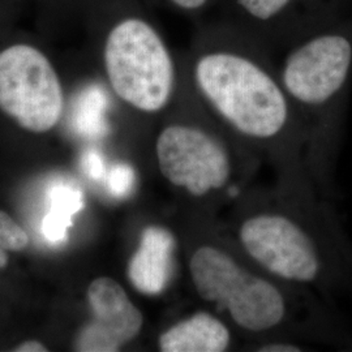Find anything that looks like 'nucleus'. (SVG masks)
<instances>
[{
  "label": "nucleus",
  "mask_w": 352,
  "mask_h": 352,
  "mask_svg": "<svg viewBox=\"0 0 352 352\" xmlns=\"http://www.w3.org/2000/svg\"><path fill=\"white\" fill-rule=\"evenodd\" d=\"M192 75L202 100L241 136L277 139L289 126V96L251 55L227 47L209 49L196 58Z\"/></svg>",
  "instance_id": "1"
},
{
  "label": "nucleus",
  "mask_w": 352,
  "mask_h": 352,
  "mask_svg": "<svg viewBox=\"0 0 352 352\" xmlns=\"http://www.w3.org/2000/svg\"><path fill=\"white\" fill-rule=\"evenodd\" d=\"M103 64L116 97L141 113L164 110L174 96L171 51L158 29L140 16H126L110 28Z\"/></svg>",
  "instance_id": "2"
},
{
  "label": "nucleus",
  "mask_w": 352,
  "mask_h": 352,
  "mask_svg": "<svg viewBox=\"0 0 352 352\" xmlns=\"http://www.w3.org/2000/svg\"><path fill=\"white\" fill-rule=\"evenodd\" d=\"M188 267L197 295L225 312L240 329L264 333L286 318L287 305L280 289L253 274L225 250L200 245L192 253Z\"/></svg>",
  "instance_id": "3"
},
{
  "label": "nucleus",
  "mask_w": 352,
  "mask_h": 352,
  "mask_svg": "<svg viewBox=\"0 0 352 352\" xmlns=\"http://www.w3.org/2000/svg\"><path fill=\"white\" fill-rule=\"evenodd\" d=\"M0 110L34 133L47 132L59 123L63 88L43 51L29 43L0 51Z\"/></svg>",
  "instance_id": "4"
},
{
  "label": "nucleus",
  "mask_w": 352,
  "mask_h": 352,
  "mask_svg": "<svg viewBox=\"0 0 352 352\" xmlns=\"http://www.w3.org/2000/svg\"><path fill=\"white\" fill-rule=\"evenodd\" d=\"M352 72V34L327 30L307 38L285 59L280 84L289 101L325 113L340 102Z\"/></svg>",
  "instance_id": "5"
},
{
  "label": "nucleus",
  "mask_w": 352,
  "mask_h": 352,
  "mask_svg": "<svg viewBox=\"0 0 352 352\" xmlns=\"http://www.w3.org/2000/svg\"><path fill=\"white\" fill-rule=\"evenodd\" d=\"M238 236L252 260L274 277L314 283L329 276L327 251L308 230L283 214H254L243 222Z\"/></svg>",
  "instance_id": "6"
},
{
  "label": "nucleus",
  "mask_w": 352,
  "mask_h": 352,
  "mask_svg": "<svg viewBox=\"0 0 352 352\" xmlns=\"http://www.w3.org/2000/svg\"><path fill=\"white\" fill-rule=\"evenodd\" d=\"M155 154L164 179L192 197L225 188L232 174L231 157L222 141L195 124L175 123L164 128Z\"/></svg>",
  "instance_id": "7"
},
{
  "label": "nucleus",
  "mask_w": 352,
  "mask_h": 352,
  "mask_svg": "<svg viewBox=\"0 0 352 352\" xmlns=\"http://www.w3.org/2000/svg\"><path fill=\"white\" fill-rule=\"evenodd\" d=\"M88 300L93 320L78 334L77 351H119L139 336L144 316L113 278L94 279L89 286Z\"/></svg>",
  "instance_id": "8"
},
{
  "label": "nucleus",
  "mask_w": 352,
  "mask_h": 352,
  "mask_svg": "<svg viewBox=\"0 0 352 352\" xmlns=\"http://www.w3.org/2000/svg\"><path fill=\"white\" fill-rule=\"evenodd\" d=\"M174 252L175 239L168 230L146 227L128 265V278L133 287L145 295L161 294L171 277Z\"/></svg>",
  "instance_id": "9"
},
{
  "label": "nucleus",
  "mask_w": 352,
  "mask_h": 352,
  "mask_svg": "<svg viewBox=\"0 0 352 352\" xmlns=\"http://www.w3.org/2000/svg\"><path fill=\"white\" fill-rule=\"evenodd\" d=\"M231 344V333L223 321L209 312H196L161 334L162 352H223Z\"/></svg>",
  "instance_id": "10"
},
{
  "label": "nucleus",
  "mask_w": 352,
  "mask_h": 352,
  "mask_svg": "<svg viewBox=\"0 0 352 352\" xmlns=\"http://www.w3.org/2000/svg\"><path fill=\"white\" fill-rule=\"evenodd\" d=\"M104 98L97 90H89L81 98L74 116V128L85 138L97 139L106 135L107 126L103 119Z\"/></svg>",
  "instance_id": "11"
},
{
  "label": "nucleus",
  "mask_w": 352,
  "mask_h": 352,
  "mask_svg": "<svg viewBox=\"0 0 352 352\" xmlns=\"http://www.w3.org/2000/svg\"><path fill=\"white\" fill-rule=\"evenodd\" d=\"M49 212L60 214L67 218H74L85 202L82 190L69 184H56L47 193Z\"/></svg>",
  "instance_id": "12"
},
{
  "label": "nucleus",
  "mask_w": 352,
  "mask_h": 352,
  "mask_svg": "<svg viewBox=\"0 0 352 352\" xmlns=\"http://www.w3.org/2000/svg\"><path fill=\"white\" fill-rule=\"evenodd\" d=\"M296 0H236V4L250 19L270 23L289 10Z\"/></svg>",
  "instance_id": "13"
},
{
  "label": "nucleus",
  "mask_w": 352,
  "mask_h": 352,
  "mask_svg": "<svg viewBox=\"0 0 352 352\" xmlns=\"http://www.w3.org/2000/svg\"><path fill=\"white\" fill-rule=\"evenodd\" d=\"M29 236L8 214L0 210V248L6 251H23Z\"/></svg>",
  "instance_id": "14"
},
{
  "label": "nucleus",
  "mask_w": 352,
  "mask_h": 352,
  "mask_svg": "<svg viewBox=\"0 0 352 352\" xmlns=\"http://www.w3.org/2000/svg\"><path fill=\"white\" fill-rule=\"evenodd\" d=\"M106 182L110 192L116 197H126L133 188L135 171L131 166L120 164L113 166L106 175Z\"/></svg>",
  "instance_id": "15"
},
{
  "label": "nucleus",
  "mask_w": 352,
  "mask_h": 352,
  "mask_svg": "<svg viewBox=\"0 0 352 352\" xmlns=\"http://www.w3.org/2000/svg\"><path fill=\"white\" fill-rule=\"evenodd\" d=\"M71 226L72 218L49 212L42 221V234L51 243H60L67 238V231Z\"/></svg>",
  "instance_id": "16"
},
{
  "label": "nucleus",
  "mask_w": 352,
  "mask_h": 352,
  "mask_svg": "<svg viewBox=\"0 0 352 352\" xmlns=\"http://www.w3.org/2000/svg\"><path fill=\"white\" fill-rule=\"evenodd\" d=\"M81 171L93 180H102L106 177V166L101 154L97 151L89 149L81 155Z\"/></svg>",
  "instance_id": "17"
},
{
  "label": "nucleus",
  "mask_w": 352,
  "mask_h": 352,
  "mask_svg": "<svg viewBox=\"0 0 352 352\" xmlns=\"http://www.w3.org/2000/svg\"><path fill=\"white\" fill-rule=\"evenodd\" d=\"M171 6L184 12H197L205 8L209 0H167Z\"/></svg>",
  "instance_id": "18"
},
{
  "label": "nucleus",
  "mask_w": 352,
  "mask_h": 352,
  "mask_svg": "<svg viewBox=\"0 0 352 352\" xmlns=\"http://www.w3.org/2000/svg\"><path fill=\"white\" fill-rule=\"evenodd\" d=\"M258 351L261 352H300L302 349L291 343H267L263 344Z\"/></svg>",
  "instance_id": "19"
},
{
  "label": "nucleus",
  "mask_w": 352,
  "mask_h": 352,
  "mask_svg": "<svg viewBox=\"0 0 352 352\" xmlns=\"http://www.w3.org/2000/svg\"><path fill=\"white\" fill-rule=\"evenodd\" d=\"M13 351L16 352H46L47 349L38 340H26L19 344Z\"/></svg>",
  "instance_id": "20"
},
{
  "label": "nucleus",
  "mask_w": 352,
  "mask_h": 352,
  "mask_svg": "<svg viewBox=\"0 0 352 352\" xmlns=\"http://www.w3.org/2000/svg\"><path fill=\"white\" fill-rule=\"evenodd\" d=\"M8 263V256L6 253V250L0 248V267H4Z\"/></svg>",
  "instance_id": "21"
}]
</instances>
